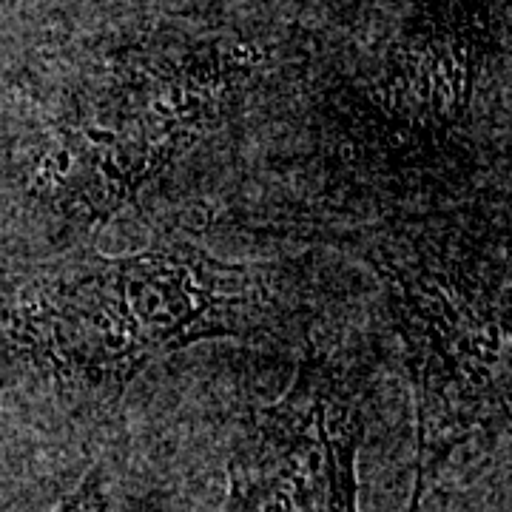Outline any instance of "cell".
<instances>
[{"label": "cell", "mask_w": 512, "mask_h": 512, "mask_svg": "<svg viewBox=\"0 0 512 512\" xmlns=\"http://www.w3.org/2000/svg\"><path fill=\"white\" fill-rule=\"evenodd\" d=\"M52 512H111L109 493H106L100 470H92L86 481Z\"/></svg>", "instance_id": "5"}, {"label": "cell", "mask_w": 512, "mask_h": 512, "mask_svg": "<svg viewBox=\"0 0 512 512\" xmlns=\"http://www.w3.org/2000/svg\"><path fill=\"white\" fill-rule=\"evenodd\" d=\"M382 282L416 393L421 512L456 453L495 444L510 427V276L504 234L470 217H387L362 239Z\"/></svg>", "instance_id": "2"}, {"label": "cell", "mask_w": 512, "mask_h": 512, "mask_svg": "<svg viewBox=\"0 0 512 512\" xmlns=\"http://www.w3.org/2000/svg\"><path fill=\"white\" fill-rule=\"evenodd\" d=\"M274 325L265 276L185 239L123 256L0 262V387L72 410H111L151 362Z\"/></svg>", "instance_id": "1"}, {"label": "cell", "mask_w": 512, "mask_h": 512, "mask_svg": "<svg viewBox=\"0 0 512 512\" xmlns=\"http://www.w3.org/2000/svg\"><path fill=\"white\" fill-rule=\"evenodd\" d=\"M254 57L217 43L117 57L74 94L32 157L26 197L97 231L234 109Z\"/></svg>", "instance_id": "3"}, {"label": "cell", "mask_w": 512, "mask_h": 512, "mask_svg": "<svg viewBox=\"0 0 512 512\" xmlns=\"http://www.w3.org/2000/svg\"><path fill=\"white\" fill-rule=\"evenodd\" d=\"M365 427L359 376L313 348L291 387L242 421L220 512H359L356 461Z\"/></svg>", "instance_id": "4"}]
</instances>
